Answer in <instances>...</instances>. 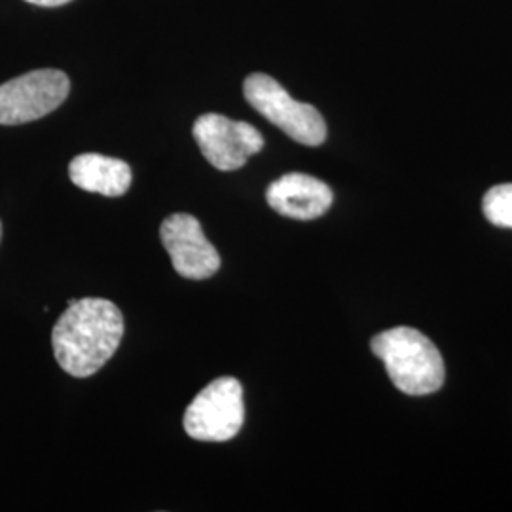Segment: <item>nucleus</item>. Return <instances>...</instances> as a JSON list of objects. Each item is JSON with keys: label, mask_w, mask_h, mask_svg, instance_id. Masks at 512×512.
<instances>
[{"label": "nucleus", "mask_w": 512, "mask_h": 512, "mask_svg": "<svg viewBox=\"0 0 512 512\" xmlns=\"http://www.w3.org/2000/svg\"><path fill=\"white\" fill-rule=\"evenodd\" d=\"M124 336V315L105 298L71 300L52 330L59 366L74 378H88L107 365Z\"/></svg>", "instance_id": "1"}, {"label": "nucleus", "mask_w": 512, "mask_h": 512, "mask_svg": "<svg viewBox=\"0 0 512 512\" xmlns=\"http://www.w3.org/2000/svg\"><path fill=\"white\" fill-rule=\"evenodd\" d=\"M393 385L412 397L439 391L444 384V361L437 346L420 330L410 327L384 330L370 342Z\"/></svg>", "instance_id": "2"}, {"label": "nucleus", "mask_w": 512, "mask_h": 512, "mask_svg": "<svg viewBox=\"0 0 512 512\" xmlns=\"http://www.w3.org/2000/svg\"><path fill=\"white\" fill-rule=\"evenodd\" d=\"M243 93L256 112L283 129L296 143L319 147L327 139V124L321 112L308 103L293 99L272 76L249 74L243 84Z\"/></svg>", "instance_id": "3"}, {"label": "nucleus", "mask_w": 512, "mask_h": 512, "mask_svg": "<svg viewBox=\"0 0 512 512\" xmlns=\"http://www.w3.org/2000/svg\"><path fill=\"white\" fill-rule=\"evenodd\" d=\"M245 421L243 387L224 376L203 387L186 408L184 431L200 442H226L238 437Z\"/></svg>", "instance_id": "4"}, {"label": "nucleus", "mask_w": 512, "mask_h": 512, "mask_svg": "<svg viewBox=\"0 0 512 512\" xmlns=\"http://www.w3.org/2000/svg\"><path fill=\"white\" fill-rule=\"evenodd\" d=\"M71 92V80L57 69L21 74L0 86V126L35 122L54 112Z\"/></svg>", "instance_id": "5"}, {"label": "nucleus", "mask_w": 512, "mask_h": 512, "mask_svg": "<svg viewBox=\"0 0 512 512\" xmlns=\"http://www.w3.org/2000/svg\"><path fill=\"white\" fill-rule=\"evenodd\" d=\"M194 139L205 160L220 171H236L264 148V137L258 129L215 112L196 120Z\"/></svg>", "instance_id": "6"}, {"label": "nucleus", "mask_w": 512, "mask_h": 512, "mask_svg": "<svg viewBox=\"0 0 512 512\" xmlns=\"http://www.w3.org/2000/svg\"><path fill=\"white\" fill-rule=\"evenodd\" d=\"M160 238L175 272L186 279H209L220 270V255L205 238L200 220L186 213L169 215L160 226Z\"/></svg>", "instance_id": "7"}, {"label": "nucleus", "mask_w": 512, "mask_h": 512, "mask_svg": "<svg viewBox=\"0 0 512 512\" xmlns=\"http://www.w3.org/2000/svg\"><path fill=\"white\" fill-rule=\"evenodd\" d=\"M266 202L289 219H319L332 205V190L329 184L306 173H287L268 186Z\"/></svg>", "instance_id": "8"}, {"label": "nucleus", "mask_w": 512, "mask_h": 512, "mask_svg": "<svg viewBox=\"0 0 512 512\" xmlns=\"http://www.w3.org/2000/svg\"><path fill=\"white\" fill-rule=\"evenodd\" d=\"M69 177L78 188L107 198L124 196L131 186V167L103 154H80L69 165Z\"/></svg>", "instance_id": "9"}, {"label": "nucleus", "mask_w": 512, "mask_h": 512, "mask_svg": "<svg viewBox=\"0 0 512 512\" xmlns=\"http://www.w3.org/2000/svg\"><path fill=\"white\" fill-rule=\"evenodd\" d=\"M482 211L495 226L512 230V183L490 188L482 200Z\"/></svg>", "instance_id": "10"}, {"label": "nucleus", "mask_w": 512, "mask_h": 512, "mask_svg": "<svg viewBox=\"0 0 512 512\" xmlns=\"http://www.w3.org/2000/svg\"><path fill=\"white\" fill-rule=\"evenodd\" d=\"M29 4H37V6H44V8H55V6H63L71 0H25Z\"/></svg>", "instance_id": "11"}, {"label": "nucleus", "mask_w": 512, "mask_h": 512, "mask_svg": "<svg viewBox=\"0 0 512 512\" xmlns=\"http://www.w3.org/2000/svg\"><path fill=\"white\" fill-rule=\"evenodd\" d=\"M0 238H2V224H0Z\"/></svg>", "instance_id": "12"}]
</instances>
